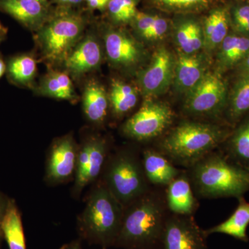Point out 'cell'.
Here are the masks:
<instances>
[{
  "label": "cell",
  "mask_w": 249,
  "mask_h": 249,
  "mask_svg": "<svg viewBox=\"0 0 249 249\" xmlns=\"http://www.w3.org/2000/svg\"><path fill=\"white\" fill-rule=\"evenodd\" d=\"M170 213L164 188H154L124 209L114 246L124 249H159Z\"/></svg>",
  "instance_id": "obj_1"
},
{
  "label": "cell",
  "mask_w": 249,
  "mask_h": 249,
  "mask_svg": "<svg viewBox=\"0 0 249 249\" xmlns=\"http://www.w3.org/2000/svg\"><path fill=\"white\" fill-rule=\"evenodd\" d=\"M231 132L213 123L183 121L169 129L155 147L178 168L188 169L217 150Z\"/></svg>",
  "instance_id": "obj_2"
},
{
  "label": "cell",
  "mask_w": 249,
  "mask_h": 249,
  "mask_svg": "<svg viewBox=\"0 0 249 249\" xmlns=\"http://www.w3.org/2000/svg\"><path fill=\"white\" fill-rule=\"evenodd\" d=\"M186 170L198 199H238L249 191V170L229 160L218 149Z\"/></svg>",
  "instance_id": "obj_3"
},
{
  "label": "cell",
  "mask_w": 249,
  "mask_h": 249,
  "mask_svg": "<svg viewBox=\"0 0 249 249\" xmlns=\"http://www.w3.org/2000/svg\"><path fill=\"white\" fill-rule=\"evenodd\" d=\"M124 207L98 179L91 188L78 228L83 239L102 249L114 246L120 231Z\"/></svg>",
  "instance_id": "obj_4"
},
{
  "label": "cell",
  "mask_w": 249,
  "mask_h": 249,
  "mask_svg": "<svg viewBox=\"0 0 249 249\" xmlns=\"http://www.w3.org/2000/svg\"><path fill=\"white\" fill-rule=\"evenodd\" d=\"M99 179L124 207L152 188L145 177L141 154L129 148L110 153Z\"/></svg>",
  "instance_id": "obj_5"
},
{
  "label": "cell",
  "mask_w": 249,
  "mask_h": 249,
  "mask_svg": "<svg viewBox=\"0 0 249 249\" xmlns=\"http://www.w3.org/2000/svg\"><path fill=\"white\" fill-rule=\"evenodd\" d=\"M174 116L169 106L148 98L123 124L122 132L135 142H151L161 138L169 130Z\"/></svg>",
  "instance_id": "obj_6"
},
{
  "label": "cell",
  "mask_w": 249,
  "mask_h": 249,
  "mask_svg": "<svg viewBox=\"0 0 249 249\" xmlns=\"http://www.w3.org/2000/svg\"><path fill=\"white\" fill-rule=\"evenodd\" d=\"M84 22L79 16L66 14L55 18L41 30L39 40L46 58L65 60L79 39Z\"/></svg>",
  "instance_id": "obj_7"
},
{
  "label": "cell",
  "mask_w": 249,
  "mask_h": 249,
  "mask_svg": "<svg viewBox=\"0 0 249 249\" xmlns=\"http://www.w3.org/2000/svg\"><path fill=\"white\" fill-rule=\"evenodd\" d=\"M110 155L107 141L100 136H91L78 149L77 168L71 194L78 199L87 186L101 178L103 168Z\"/></svg>",
  "instance_id": "obj_8"
},
{
  "label": "cell",
  "mask_w": 249,
  "mask_h": 249,
  "mask_svg": "<svg viewBox=\"0 0 249 249\" xmlns=\"http://www.w3.org/2000/svg\"><path fill=\"white\" fill-rule=\"evenodd\" d=\"M227 87L219 75L208 73L189 91L183 110L192 116H219L224 110Z\"/></svg>",
  "instance_id": "obj_9"
},
{
  "label": "cell",
  "mask_w": 249,
  "mask_h": 249,
  "mask_svg": "<svg viewBox=\"0 0 249 249\" xmlns=\"http://www.w3.org/2000/svg\"><path fill=\"white\" fill-rule=\"evenodd\" d=\"M205 230L194 215L168 214L159 249H208Z\"/></svg>",
  "instance_id": "obj_10"
},
{
  "label": "cell",
  "mask_w": 249,
  "mask_h": 249,
  "mask_svg": "<svg viewBox=\"0 0 249 249\" xmlns=\"http://www.w3.org/2000/svg\"><path fill=\"white\" fill-rule=\"evenodd\" d=\"M78 149L70 134L55 139L49 148L45 165V180L50 186H57L74 179Z\"/></svg>",
  "instance_id": "obj_11"
},
{
  "label": "cell",
  "mask_w": 249,
  "mask_h": 249,
  "mask_svg": "<svg viewBox=\"0 0 249 249\" xmlns=\"http://www.w3.org/2000/svg\"><path fill=\"white\" fill-rule=\"evenodd\" d=\"M175 66L173 55L168 49L160 47L156 51L150 65L139 77V84L145 97H157L166 91L175 74Z\"/></svg>",
  "instance_id": "obj_12"
},
{
  "label": "cell",
  "mask_w": 249,
  "mask_h": 249,
  "mask_svg": "<svg viewBox=\"0 0 249 249\" xmlns=\"http://www.w3.org/2000/svg\"><path fill=\"white\" fill-rule=\"evenodd\" d=\"M165 202L170 213L194 215L199 204L185 169L164 188Z\"/></svg>",
  "instance_id": "obj_13"
},
{
  "label": "cell",
  "mask_w": 249,
  "mask_h": 249,
  "mask_svg": "<svg viewBox=\"0 0 249 249\" xmlns=\"http://www.w3.org/2000/svg\"><path fill=\"white\" fill-rule=\"evenodd\" d=\"M141 156L145 177L154 188H165L185 170L172 163L155 147L142 149Z\"/></svg>",
  "instance_id": "obj_14"
},
{
  "label": "cell",
  "mask_w": 249,
  "mask_h": 249,
  "mask_svg": "<svg viewBox=\"0 0 249 249\" xmlns=\"http://www.w3.org/2000/svg\"><path fill=\"white\" fill-rule=\"evenodd\" d=\"M105 44L108 58L118 66H133L142 58L140 45L121 31H108L105 36Z\"/></svg>",
  "instance_id": "obj_15"
},
{
  "label": "cell",
  "mask_w": 249,
  "mask_h": 249,
  "mask_svg": "<svg viewBox=\"0 0 249 249\" xmlns=\"http://www.w3.org/2000/svg\"><path fill=\"white\" fill-rule=\"evenodd\" d=\"M218 147L229 160L249 170V112Z\"/></svg>",
  "instance_id": "obj_16"
},
{
  "label": "cell",
  "mask_w": 249,
  "mask_h": 249,
  "mask_svg": "<svg viewBox=\"0 0 249 249\" xmlns=\"http://www.w3.org/2000/svg\"><path fill=\"white\" fill-rule=\"evenodd\" d=\"M101 58V47L97 40L88 36L70 52L65 59V66L73 74L79 76L98 67Z\"/></svg>",
  "instance_id": "obj_17"
},
{
  "label": "cell",
  "mask_w": 249,
  "mask_h": 249,
  "mask_svg": "<svg viewBox=\"0 0 249 249\" xmlns=\"http://www.w3.org/2000/svg\"><path fill=\"white\" fill-rule=\"evenodd\" d=\"M0 11L31 29L39 27L47 14L38 0H0Z\"/></svg>",
  "instance_id": "obj_18"
},
{
  "label": "cell",
  "mask_w": 249,
  "mask_h": 249,
  "mask_svg": "<svg viewBox=\"0 0 249 249\" xmlns=\"http://www.w3.org/2000/svg\"><path fill=\"white\" fill-rule=\"evenodd\" d=\"M237 199L238 204L230 217L220 224L205 230L208 237L212 234L221 233L231 236L244 242H249L247 230L249 225V202L244 196Z\"/></svg>",
  "instance_id": "obj_19"
},
{
  "label": "cell",
  "mask_w": 249,
  "mask_h": 249,
  "mask_svg": "<svg viewBox=\"0 0 249 249\" xmlns=\"http://www.w3.org/2000/svg\"><path fill=\"white\" fill-rule=\"evenodd\" d=\"M204 75V64L201 57L183 53L175 62L174 77L177 88L179 91H191Z\"/></svg>",
  "instance_id": "obj_20"
},
{
  "label": "cell",
  "mask_w": 249,
  "mask_h": 249,
  "mask_svg": "<svg viewBox=\"0 0 249 249\" xmlns=\"http://www.w3.org/2000/svg\"><path fill=\"white\" fill-rule=\"evenodd\" d=\"M104 88L95 81L87 85L83 95V110L88 120L101 124L107 116L109 101Z\"/></svg>",
  "instance_id": "obj_21"
},
{
  "label": "cell",
  "mask_w": 249,
  "mask_h": 249,
  "mask_svg": "<svg viewBox=\"0 0 249 249\" xmlns=\"http://www.w3.org/2000/svg\"><path fill=\"white\" fill-rule=\"evenodd\" d=\"M1 231L9 249H27L22 216L14 199H10Z\"/></svg>",
  "instance_id": "obj_22"
},
{
  "label": "cell",
  "mask_w": 249,
  "mask_h": 249,
  "mask_svg": "<svg viewBox=\"0 0 249 249\" xmlns=\"http://www.w3.org/2000/svg\"><path fill=\"white\" fill-rule=\"evenodd\" d=\"M249 36L231 34L225 37L218 55L222 68H230L239 65L249 55Z\"/></svg>",
  "instance_id": "obj_23"
},
{
  "label": "cell",
  "mask_w": 249,
  "mask_h": 249,
  "mask_svg": "<svg viewBox=\"0 0 249 249\" xmlns=\"http://www.w3.org/2000/svg\"><path fill=\"white\" fill-rule=\"evenodd\" d=\"M249 112V73L240 75L232 90L227 117L231 124H236Z\"/></svg>",
  "instance_id": "obj_24"
},
{
  "label": "cell",
  "mask_w": 249,
  "mask_h": 249,
  "mask_svg": "<svg viewBox=\"0 0 249 249\" xmlns=\"http://www.w3.org/2000/svg\"><path fill=\"white\" fill-rule=\"evenodd\" d=\"M229 32V17L226 10L217 9L206 18L204 44L209 49L221 45Z\"/></svg>",
  "instance_id": "obj_25"
},
{
  "label": "cell",
  "mask_w": 249,
  "mask_h": 249,
  "mask_svg": "<svg viewBox=\"0 0 249 249\" xmlns=\"http://www.w3.org/2000/svg\"><path fill=\"white\" fill-rule=\"evenodd\" d=\"M109 100L114 115L121 117L135 107L138 96L132 86L116 80L111 85Z\"/></svg>",
  "instance_id": "obj_26"
},
{
  "label": "cell",
  "mask_w": 249,
  "mask_h": 249,
  "mask_svg": "<svg viewBox=\"0 0 249 249\" xmlns=\"http://www.w3.org/2000/svg\"><path fill=\"white\" fill-rule=\"evenodd\" d=\"M41 89L44 95L52 98L70 101L76 98L71 80L65 73L53 72L49 74Z\"/></svg>",
  "instance_id": "obj_27"
},
{
  "label": "cell",
  "mask_w": 249,
  "mask_h": 249,
  "mask_svg": "<svg viewBox=\"0 0 249 249\" xmlns=\"http://www.w3.org/2000/svg\"><path fill=\"white\" fill-rule=\"evenodd\" d=\"M7 71L10 78L16 83L22 85L27 84L35 76V59L27 55L15 57L10 60Z\"/></svg>",
  "instance_id": "obj_28"
},
{
  "label": "cell",
  "mask_w": 249,
  "mask_h": 249,
  "mask_svg": "<svg viewBox=\"0 0 249 249\" xmlns=\"http://www.w3.org/2000/svg\"><path fill=\"white\" fill-rule=\"evenodd\" d=\"M107 6L111 17L116 22H128L137 14L134 0H110Z\"/></svg>",
  "instance_id": "obj_29"
},
{
  "label": "cell",
  "mask_w": 249,
  "mask_h": 249,
  "mask_svg": "<svg viewBox=\"0 0 249 249\" xmlns=\"http://www.w3.org/2000/svg\"><path fill=\"white\" fill-rule=\"evenodd\" d=\"M233 22L236 30L249 36V5L240 6L234 11Z\"/></svg>",
  "instance_id": "obj_30"
},
{
  "label": "cell",
  "mask_w": 249,
  "mask_h": 249,
  "mask_svg": "<svg viewBox=\"0 0 249 249\" xmlns=\"http://www.w3.org/2000/svg\"><path fill=\"white\" fill-rule=\"evenodd\" d=\"M191 23L187 22L182 24L177 32V40L183 53H194L191 45Z\"/></svg>",
  "instance_id": "obj_31"
},
{
  "label": "cell",
  "mask_w": 249,
  "mask_h": 249,
  "mask_svg": "<svg viewBox=\"0 0 249 249\" xmlns=\"http://www.w3.org/2000/svg\"><path fill=\"white\" fill-rule=\"evenodd\" d=\"M168 30V22L163 18L155 16L151 27L142 37L147 40L160 39L165 35Z\"/></svg>",
  "instance_id": "obj_32"
},
{
  "label": "cell",
  "mask_w": 249,
  "mask_h": 249,
  "mask_svg": "<svg viewBox=\"0 0 249 249\" xmlns=\"http://www.w3.org/2000/svg\"><path fill=\"white\" fill-rule=\"evenodd\" d=\"M135 24L137 30L142 36L151 27L155 20V16H150L144 13H137L135 17Z\"/></svg>",
  "instance_id": "obj_33"
},
{
  "label": "cell",
  "mask_w": 249,
  "mask_h": 249,
  "mask_svg": "<svg viewBox=\"0 0 249 249\" xmlns=\"http://www.w3.org/2000/svg\"><path fill=\"white\" fill-rule=\"evenodd\" d=\"M191 45L193 53L199 51L204 45V37L201 28L195 22L191 23Z\"/></svg>",
  "instance_id": "obj_34"
},
{
  "label": "cell",
  "mask_w": 249,
  "mask_h": 249,
  "mask_svg": "<svg viewBox=\"0 0 249 249\" xmlns=\"http://www.w3.org/2000/svg\"><path fill=\"white\" fill-rule=\"evenodd\" d=\"M160 4L170 7H188L204 2L206 0H157Z\"/></svg>",
  "instance_id": "obj_35"
},
{
  "label": "cell",
  "mask_w": 249,
  "mask_h": 249,
  "mask_svg": "<svg viewBox=\"0 0 249 249\" xmlns=\"http://www.w3.org/2000/svg\"><path fill=\"white\" fill-rule=\"evenodd\" d=\"M10 199L4 193L0 191V231H1V224L9 206Z\"/></svg>",
  "instance_id": "obj_36"
},
{
  "label": "cell",
  "mask_w": 249,
  "mask_h": 249,
  "mask_svg": "<svg viewBox=\"0 0 249 249\" xmlns=\"http://www.w3.org/2000/svg\"><path fill=\"white\" fill-rule=\"evenodd\" d=\"M110 0H85L88 6L93 9H103L107 6Z\"/></svg>",
  "instance_id": "obj_37"
},
{
  "label": "cell",
  "mask_w": 249,
  "mask_h": 249,
  "mask_svg": "<svg viewBox=\"0 0 249 249\" xmlns=\"http://www.w3.org/2000/svg\"><path fill=\"white\" fill-rule=\"evenodd\" d=\"M241 75L249 73V53L242 62L239 64Z\"/></svg>",
  "instance_id": "obj_38"
},
{
  "label": "cell",
  "mask_w": 249,
  "mask_h": 249,
  "mask_svg": "<svg viewBox=\"0 0 249 249\" xmlns=\"http://www.w3.org/2000/svg\"><path fill=\"white\" fill-rule=\"evenodd\" d=\"M60 249H82V248L79 241L76 240L62 246Z\"/></svg>",
  "instance_id": "obj_39"
},
{
  "label": "cell",
  "mask_w": 249,
  "mask_h": 249,
  "mask_svg": "<svg viewBox=\"0 0 249 249\" xmlns=\"http://www.w3.org/2000/svg\"><path fill=\"white\" fill-rule=\"evenodd\" d=\"M59 2L65 4H77L80 3L82 0H58Z\"/></svg>",
  "instance_id": "obj_40"
},
{
  "label": "cell",
  "mask_w": 249,
  "mask_h": 249,
  "mask_svg": "<svg viewBox=\"0 0 249 249\" xmlns=\"http://www.w3.org/2000/svg\"><path fill=\"white\" fill-rule=\"evenodd\" d=\"M6 71V65H5L4 61L0 58V78L4 74Z\"/></svg>",
  "instance_id": "obj_41"
},
{
  "label": "cell",
  "mask_w": 249,
  "mask_h": 249,
  "mask_svg": "<svg viewBox=\"0 0 249 249\" xmlns=\"http://www.w3.org/2000/svg\"><path fill=\"white\" fill-rule=\"evenodd\" d=\"M6 29H5L4 27H3L2 24L0 22V35H4V34H6Z\"/></svg>",
  "instance_id": "obj_42"
},
{
  "label": "cell",
  "mask_w": 249,
  "mask_h": 249,
  "mask_svg": "<svg viewBox=\"0 0 249 249\" xmlns=\"http://www.w3.org/2000/svg\"><path fill=\"white\" fill-rule=\"evenodd\" d=\"M38 1H40V2L42 3V4H45V3L46 2V1H47V0H38Z\"/></svg>",
  "instance_id": "obj_43"
},
{
  "label": "cell",
  "mask_w": 249,
  "mask_h": 249,
  "mask_svg": "<svg viewBox=\"0 0 249 249\" xmlns=\"http://www.w3.org/2000/svg\"><path fill=\"white\" fill-rule=\"evenodd\" d=\"M2 238V234H1V231H0V240Z\"/></svg>",
  "instance_id": "obj_44"
}]
</instances>
